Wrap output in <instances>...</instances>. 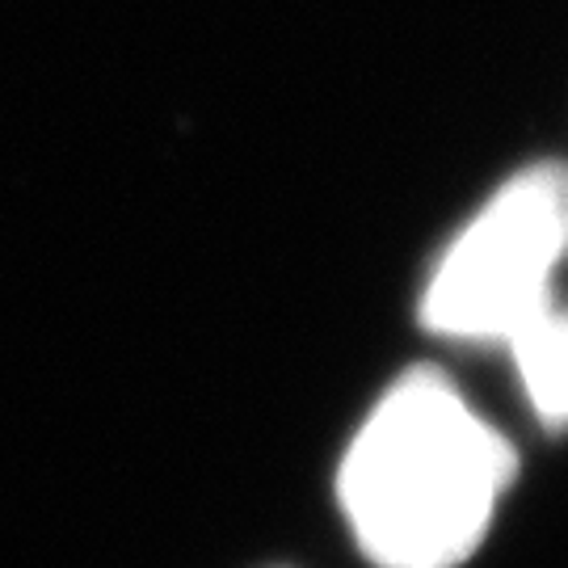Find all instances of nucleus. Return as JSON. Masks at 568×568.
Wrapping results in <instances>:
<instances>
[{"label":"nucleus","instance_id":"obj_1","mask_svg":"<svg viewBox=\"0 0 568 568\" xmlns=\"http://www.w3.org/2000/svg\"><path fill=\"white\" fill-rule=\"evenodd\" d=\"M518 480V450L434 366L375 400L337 467V506L375 568H459Z\"/></svg>","mask_w":568,"mask_h":568},{"label":"nucleus","instance_id":"obj_2","mask_svg":"<svg viewBox=\"0 0 568 568\" xmlns=\"http://www.w3.org/2000/svg\"><path fill=\"white\" fill-rule=\"evenodd\" d=\"M568 262V164L544 161L497 185L447 244L422 295V325L434 337L506 345L556 304V274Z\"/></svg>","mask_w":568,"mask_h":568},{"label":"nucleus","instance_id":"obj_3","mask_svg":"<svg viewBox=\"0 0 568 568\" xmlns=\"http://www.w3.org/2000/svg\"><path fill=\"white\" fill-rule=\"evenodd\" d=\"M539 426L568 429V307L548 304L506 342Z\"/></svg>","mask_w":568,"mask_h":568}]
</instances>
